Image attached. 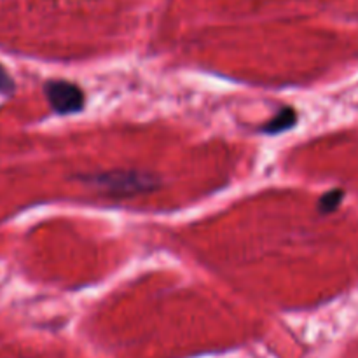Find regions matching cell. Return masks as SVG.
Here are the masks:
<instances>
[{
    "instance_id": "6da1fadb",
    "label": "cell",
    "mask_w": 358,
    "mask_h": 358,
    "mask_svg": "<svg viewBox=\"0 0 358 358\" xmlns=\"http://www.w3.org/2000/svg\"><path fill=\"white\" fill-rule=\"evenodd\" d=\"M80 180L91 187L103 191L110 196H135L150 192L157 187V177L147 171L114 170L103 173L83 175Z\"/></svg>"
},
{
    "instance_id": "7a4b0ae2",
    "label": "cell",
    "mask_w": 358,
    "mask_h": 358,
    "mask_svg": "<svg viewBox=\"0 0 358 358\" xmlns=\"http://www.w3.org/2000/svg\"><path fill=\"white\" fill-rule=\"evenodd\" d=\"M45 98L56 114H76L84 107V93L69 80H49L44 86Z\"/></svg>"
},
{
    "instance_id": "3957f363",
    "label": "cell",
    "mask_w": 358,
    "mask_h": 358,
    "mask_svg": "<svg viewBox=\"0 0 358 358\" xmlns=\"http://www.w3.org/2000/svg\"><path fill=\"white\" fill-rule=\"evenodd\" d=\"M296 122H297V112L294 110V108L285 107L282 108L275 117L269 119V121L266 122L262 131H264L266 135H278V133H283L287 131V129L292 128Z\"/></svg>"
},
{
    "instance_id": "277c9868",
    "label": "cell",
    "mask_w": 358,
    "mask_h": 358,
    "mask_svg": "<svg viewBox=\"0 0 358 358\" xmlns=\"http://www.w3.org/2000/svg\"><path fill=\"white\" fill-rule=\"evenodd\" d=\"M343 198H345V192L341 189H334V191H329L325 192L324 196L320 198V203H318V210L322 213H331L341 205Z\"/></svg>"
},
{
    "instance_id": "5b68a950",
    "label": "cell",
    "mask_w": 358,
    "mask_h": 358,
    "mask_svg": "<svg viewBox=\"0 0 358 358\" xmlns=\"http://www.w3.org/2000/svg\"><path fill=\"white\" fill-rule=\"evenodd\" d=\"M14 83L13 77L7 73V70L0 65V93H13Z\"/></svg>"
}]
</instances>
